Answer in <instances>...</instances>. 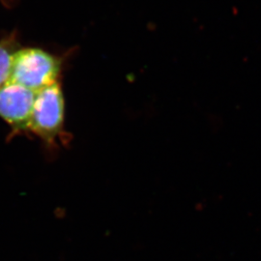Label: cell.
I'll list each match as a JSON object with an SVG mask.
<instances>
[{
	"label": "cell",
	"instance_id": "obj_4",
	"mask_svg": "<svg viewBox=\"0 0 261 261\" xmlns=\"http://www.w3.org/2000/svg\"><path fill=\"white\" fill-rule=\"evenodd\" d=\"M15 53L7 43H0V86L8 80L12 56Z\"/></svg>",
	"mask_w": 261,
	"mask_h": 261
},
{
	"label": "cell",
	"instance_id": "obj_2",
	"mask_svg": "<svg viewBox=\"0 0 261 261\" xmlns=\"http://www.w3.org/2000/svg\"><path fill=\"white\" fill-rule=\"evenodd\" d=\"M64 122V98L58 83L36 93L29 130L44 140L53 141Z\"/></svg>",
	"mask_w": 261,
	"mask_h": 261
},
{
	"label": "cell",
	"instance_id": "obj_3",
	"mask_svg": "<svg viewBox=\"0 0 261 261\" xmlns=\"http://www.w3.org/2000/svg\"><path fill=\"white\" fill-rule=\"evenodd\" d=\"M36 92L19 84L0 86V116L15 130H29Z\"/></svg>",
	"mask_w": 261,
	"mask_h": 261
},
{
	"label": "cell",
	"instance_id": "obj_1",
	"mask_svg": "<svg viewBox=\"0 0 261 261\" xmlns=\"http://www.w3.org/2000/svg\"><path fill=\"white\" fill-rule=\"evenodd\" d=\"M60 71L61 61L56 56L41 48H22L12 56L6 83L19 84L37 93L58 83Z\"/></svg>",
	"mask_w": 261,
	"mask_h": 261
}]
</instances>
